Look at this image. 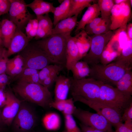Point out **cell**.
<instances>
[{
    "label": "cell",
    "mask_w": 132,
    "mask_h": 132,
    "mask_svg": "<svg viewBox=\"0 0 132 132\" xmlns=\"http://www.w3.org/2000/svg\"><path fill=\"white\" fill-rule=\"evenodd\" d=\"M80 126L82 132H110L97 129L84 125L81 123L80 124Z\"/></svg>",
    "instance_id": "45"
},
{
    "label": "cell",
    "mask_w": 132,
    "mask_h": 132,
    "mask_svg": "<svg viewBox=\"0 0 132 132\" xmlns=\"http://www.w3.org/2000/svg\"><path fill=\"white\" fill-rule=\"evenodd\" d=\"M37 118L34 110L22 102L11 124L15 132H29L35 125Z\"/></svg>",
    "instance_id": "8"
},
{
    "label": "cell",
    "mask_w": 132,
    "mask_h": 132,
    "mask_svg": "<svg viewBox=\"0 0 132 132\" xmlns=\"http://www.w3.org/2000/svg\"><path fill=\"white\" fill-rule=\"evenodd\" d=\"M2 128L1 126H0V132H2Z\"/></svg>",
    "instance_id": "52"
},
{
    "label": "cell",
    "mask_w": 132,
    "mask_h": 132,
    "mask_svg": "<svg viewBox=\"0 0 132 132\" xmlns=\"http://www.w3.org/2000/svg\"><path fill=\"white\" fill-rule=\"evenodd\" d=\"M9 80V77L6 73L0 75V89L4 90Z\"/></svg>",
    "instance_id": "43"
},
{
    "label": "cell",
    "mask_w": 132,
    "mask_h": 132,
    "mask_svg": "<svg viewBox=\"0 0 132 132\" xmlns=\"http://www.w3.org/2000/svg\"><path fill=\"white\" fill-rule=\"evenodd\" d=\"M64 67L62 66L56 64H50L40 70L39 72V75L41 84L46 78L54 74H58Z\"/></svg>",
    "instance_id": "31"
},
{
    "label": "cell",
    "mask_w": 132,
    "mask_h": 132,
    "mask_svg": "<svg viewBox=\"0 0 132 132\" xmlns=\"http://www.w3.org/2000/svg\"><path fill=\"white\" fill-rule=\"evenodd\" d=\"M80 57L81 59L84 57L88 52L90 47L91 38L84 30L76 33L74 36Z\"/></svg>",
    "instance_id": "22"
},
{
    "label": "cell",
    "mask_w": 132,
    "mask_h": 132,
    "mask_svg": "<svg viewBox=\"0 0 132 132\" xmlns=\"http://www.w3.org/2000/svg\"><path fill=\"white\" fill-rule=\"evenodd\" d=\"M116 87L126 95H132V68L128 70L116 84Z\"/></svg>",
    "instance_id": "24"
},
{
    "label": "cell",
    "mask_w": 132,
    "mask_h": 132,
    "mask_svg": "<svg viewBox=\"0 0 132 132\" xmlns=\"http://www.w3.org/2000/svg\"><path fill=\"white\" fill-rule=\"evenodd\" d=\"M71 78L70 90L74 102H79L89 107L99 102L101 82L90 77L80 79Z\"/></svg>",
    "instance_id": "1"
},
{
    "label": "cell",
    "mask_w": 132,
    "mask_h": 132,
    "mask_svg": "<svg viewBox=\"0 0 132 132\" xmlns=\"http://www.w3.org/2000/svg\"><path fill=\"white\" fill-rule=\"evenodd\" d=\"M7 97L5 92L0 89V108L3 107L6 104Z\"/></svg>",
    "instance_id": "46"
},
{
    "label": "cell",
    "mask_w": 132,
    "mask_h": 132,
    "mask_svg": "<svg viewBox=\"0 0 132 132\" xmlns=\"http://www.w3.org/2000/svg\"><path fill=\"white\" fill-rule=\"evenodd\" d=\"M114 31H110L104 34L92 35L88 52L83 58V61L90 67L99 64L102 53L112 37Z\"/></svg>",
    "instance_id": "7"
},
{
    "label": "cell",
    "mask_w": 132,
    "mask_h": 132,
    "mask_svg": "<svg viewBox=\"0 0 132 132\" xmlns=\"http://www.w3.org/2000/svg\"><path fill=\"white\" fill-rule=\"evenodd\" d=\"M39 72V70L32 68H25L21 73L16 77L18 79V82L22 81L31 76L38 73Z\"/></svg>",
    "instance_id": "35"
},
{
    "label": "cell",
    "mask_w": 132,
    "mask_h": 132,
    "mask_svg": "<svg viewBox=\"0 0 132 132\" xmlns=\"http://www.w3.org/2000/svg\"><path fill=\"white\" fill-rule=\"evenodd\" d=\"M71 78L60 75L55 81L54 89L55 100H62L67 99L71 85Z\"/></svg>",
    "instance_id": "16"
},
{
    "label": "cell",
    "mask_w": 132,
    "mask_h": 132,
    "mask_svg": "<svg viewBox=\"0 0 132 132\" xmlns=\"http://www.w3.org/2000/svg\"><path fill=\"white\" fill-rule=\"evenodd\" d=\"M38 26L34 39L38 40L46 38L52 34L53 23L48 14L37 16Z\"/></svg>",
    "instance_id": "18"
},
{
    "label": "cell",
    "mask_w": 132,
    "mask_h": 132,
    "mask_svg": "<svg viewBox=\"0 0 132 132\" xmlns=\"http://www.w3.org/2000/svg\"><path fill=\"white\" fill-rule=\"evenodd\" d=\"M0 27L3 45L7 49L14 35L16 26L10 20L5 19L1 22Z\"/></svg>",
    "instance_id": "20"
},
{
    "label": "cell",
    "mask_w": 132,
    "mask_h": 132,
    "mask_svg": "<svg viewBox=\"0 0 132 132\" xmlns=\"http://www.w3.org/2000/svg\"><path fill=\"white\" fill-rule=\"evenodd\" d=\"M6 50L5 49L3 51L0 50V60L3 57Z\"/></svg>",
    "instance_id": "50"
},
{
    "label": "cell",
    "mask_w": 132,
    "mask_h": 132,
    "mask_svg": "<svg viewBox=\"0 0 132 132\" xmlns=\"http://www.w3.org/2000/svg\"><path fill=\"white\" fill-rule=\"evenodd\" d=\"M110 22H106L93 29L87 33L88 35L99 34L106 33L110 31Z\"/></svg>",
    "instance_id": "33"
},
{
    "label": "cell",
    "mask_w": 132,
    "mask_h": 132,
    "mask_svg": "<svg viewBox=\"0 0 132 132\" xmlns=\"http://www.w3.org/2000/svg\"><path fill=\"white\" fill-rule=\"evenodd\" d=\"M98 2L101 18L107 22H110L111 11L115 5L113 0H98Z\"/></svg>",
    "instance_id": "30"
},
{
    "label": "cell",
    "mask_w": 132,
    "mask_h": 132,
    "mask_svg": "<svg viewBox=\"0 0 132 132\" xmlns=\"http://www.w3.org/2000/svg\"><path fill=\"white\" fill-rule=\"evenodd\" d=\"M13 89L25 100L43 108L50 107L53 101L49 89L40 84L18 82Z\"/></svg>",
    "instance_id": "3"
},
{
    "label": "cell",
    "mask_w": 132,
    "mask_h": 132,
    "mask_svg": "<svg viewBox=\"0 0 132 132\" xmlns=\"http://www.w3.org/2000/svg\"><path fill=\"white\" fill-rule=\"evenodd\" d=\"M106 22H106L103 20L101 17H98L86 25L85 27L84 30L87 33L95 27L104 24Z\"/></svg>",
    "instance_id": "36"
},
{
    "label": "cell",
    "mask_w": 132,
    "mask_h": 132,
    "mask_svg": "<svg viewBox=\"0 0 132 132\" xmlns=\"http://www.w3.org/2000/svg\"><path fill=\"white\" fill-rule=\"evenodd\" d=\"M90 107L103 116L116 129L122 125L121 115L113 108L100 103H95Z\"/></svg>",
    "instance_id": "13"
},
{
    "label": "cell",
    "mask_w": 132,
    "mask_h": 132,
    "mask_svg": "<svg viewBox=\"0 0 132 132\" xmlns=\"http://www.w3.org/2000/svg\"><path fill=\"white\" fill-rule=\"evenodd\" d=\"M42 122L44 127L50 131L58 129L61 125V119L59 116L54 112L46 114L43 118Z\"/></svg>",
    "instance_id": "27"
},
{
    "label": "cell",
    "mask_w": 132,
    "mask_h": 132,
    "mask_svg": "<svg viewBox=\"0 0 132 132\" xmlns=\"http://www.w3.org/2000/svg\"><path fill=\"white\" fill-rule=\"evenodd\" d=\"M90 67L88 77L114 87L127 71L132 68L127 67L116 60L106 65L99 63L94 65Z\"/></svg>",
    "instance_id": "4"
},
{
    "label": "cell",
    "mask_w": 132,
    "mask_h": 132,
    "mask_svg": "<svg viewBox=\"0 0 132 132\" xmlns=\"http://www.w3.org/2000/svg\"><path fill=\"white\" fill-rule=\"evenodd\" d=\"M26 6L32 10L36 16L48 14L50 12L53 13L55 8L53 3L43 0H34L27 4Z\"/></svg>",
    "instance_id": "21"
},
{
    "label": "cell",
    "mask_w": 132,
    "mask_h": 132,
    "mask_svg": "<svg viewBox=\"0 0 132 132\" xmlns=\"http://www.w3.org/2000/svg\"><path fill=\"white\" fill-rule=\"evenodd\" d=\"M90 69V67L86 63L83 61H78L72 66L70 71L74 78L80 79L88 77Z\"/></svg>",
    "instance_id": "26"
},
{
    "label": "cell",
    "mask_w": 132,
    "mask_h": 132,
    "mask_svg": "<svg viewBox=\"0 0 132 132\" xmlns=\"http://www.w3.org/2000/svg\"><path fill=\"white\" fill-rule=\"evenodd\" d=\"M111 107L121 115L132 103V96L124 94L115 87L102 83L99 93V102Z\"/></svg>",
    "instance_id": "5"
},
{
    "label": "cell",
    "mask_w": 132,
    "mask_h": 132,
    "mask_svg": "<svg viewBox=\"0 0 132 132\" xmlns=\"http://www.w3.org/2000/svg\"><path fill=\"white\" fill-rule=\"evenodd\" d=\"M3 46L2 35L0 26V50L3 51L4 50L5 48H3Z\"/></svg>",
    "instance_id": "48"
},
{
    "label": "cell",
    "mask_w": 132,
    "mask_h": 132,
    "mask_svg": "<svg viewBox=\"0 0 132 132\" xmlns=\"http://www.w3.org/2000/svg\"><path fill=\"white\" fill-rule=\"evenodd\" d=\"M70 0H65L58 6L55 7L53 13V24L55 26L60 21L67 18Z\"/></svg>",
    "instance_id": "28"
},
{
    "label": "cell",
    "mask_w": 132,
    "mask_h": 132,
    "mask_svg": "<svg viewBox=\"0 0 132 132\" xmlns=\"http://www.w3.org/2000/svg\"><path fill=\"white\" fill-rule=\"evenodd\" d=\"M58 75V74H55L49 76L42 81L41 85L49 89L55 82Z\"/></svg>",
    "instance_id": "38"
},
{
    "label": "cell",
    "mask_w": 132,
    "mask_h": 132,
    "mask_svg": "<svg viewBox=\"0 0 132 132\" xmlns=\"http://www.w3.org/2000/svg\"><path fill=\"white\" fill-rule=\"evenodd\" d=\"M114 132H132V121H127L117 127Z\"/></svg>",
    "instance_id": "37"
},
{
    "label": "cell",
    "mask_w": 132,
    "mask_h": 132,
    "mask_svg": "<svg viewBox=\"0 0 132 132\" xmlns=\"http://www.w3.org/2000/svg\"><path fill=\"white\" fill-rule=\"evenodd\" d=\"M11 4L10 0H0V16L9 12Z\"/></svg>",
    "instance_id": "39"
},
{
    "label": "cell",
    "mask_w": 132,
    "mask_h": 132,
    "mask_svg": "<svg viewBox=\"0 0 132 132\" xmlns=\"http://www.w3.org/2000/svg\"><path fill=\"white\" fill-rule=\"evenodd\" d=\"M24 63L23 59L19 54L10 59H8L7 64V69L17 66L24 67Z\"/></svg>",
    "instance_id": "34"
},
{
    "label": "cell",
    "mask_w": 132,
    "mask_h": 132,
    "mask_svg": "<svg viewBox=\"0 0 132 132\" xmlns=\"http://www.w3.org/2000/svg\"><path fill=\"white\" fill-rule=\"evenodd\" d=\"M72 98L65 100H53L50 107L54 108L61 112L64 116L72 114L76 107Z\"/></svg>",
    "instance_id": "23"
},
{
    "label": "cell",
    "mask_w": 132,
    "mask_h": 132,
    "mask_svg": "<svg viewBox=\"0 0 132 132\" xmlns=\"http://www.w3.org/2000/svg\"><path fill=\"white\" fill-rule=\"evenodd\" d=\"M20 82L30 83H35L41 84L39 75V72L32 75Z\"/></svg>",
    "instance_id": "42"
},
{
    "label": "cell",
    "mask_w": 132,
    "mask_h": 132,
    "mask_svg": "<svg viewBox=\"0 0 132 132\" xmlns=\"http://www.w3.org/2000/svg\"><path fill=\"white\" fill-rule=\"evenodd\" d=\"M5 93L7 101L2 110V118L4 125L10 126L19 110L22 101L10 91H7Z\"/></svg>",
    "instance_id": "12"
},
{
    "label": "cell",
    "mask_w": 132,
    "mask_h": 132,
    "mask_svg": "<svg viewBox=\"0 0 132 132\" xmlns=\"http://www.w3.org/2000/svg\"><path fill=\"white\" fill-rule=\"evenodd\" d=\"M11 4L9 11L10 20L16 27L22 30L33 16L28 10L26 4L23 0H10Z\"/></svg>",
    "instance_id": "11"
},
{
    "label": "cell",
    "mask_w": 132,
    "mask_h": 132,
    "mask_svg": "<svg viewBox=\"0 0 132 132\" xmlns=\"http://www.w3.org/2000/svg\"><path fill=\"white\" fill-rule=\"evenodd\" d=\"M32 21L33 25L32 28L29 33L26 35L30 40L36 36L38 26V21L36 18L32 19Z\"/></svg>",
    "instance_id": "40"
},
{
    "label": "cell",
    "mask_w": 132,
    "mask_h": 132,
    "mask_svg": "<svg viewBox=\"0 0 132 132\" xmlns=\"http://www.w3.org/2000/svg\"><path fill=\"white\" fill-rule=\"evenodd\" d=\"M19 54L23 59L24 69L40 70L51 63L47 55L35 43H29Z\"/></svg>",
    "instance_id": "6"
},
{
    "label": "cell",
    "mask_w": 132,
    "mask_h": 132,
    "mask_svg": "<svg viewBox=\"0 0 132 132\" xmlns=\"http://www.w3.org/2000/svg\"><path fill=\"white\" fill-rule=\"evenodd\" d=\"M73 115L81 123L97 129L110 132H113L112 126L102 116L76 108Z\"/></svg>",
    "instance_id": "9"
},
{
    "label": "cell",
    "mask_w": 132,
    "mask_h": 132,
    "mask_svg": "<svg viewBox=\"0 0 132 132\" xmlns=\"http://www.w3.org/2000/svg\"><path fill=\"white\" fill-rule=\"evenodd\" d=\"M100 15V11L98 3H94L89 6L81 19L77 22L75 33L76 34L80 30H84L85 26Z\"/></svg>",
    "instance_id": "17"
},
{
    "label": "cell",
    "mask_w": 132,
    "mask_h": 132,
    "mask_svg": "<svg viewBox=\"0 0 132 132\" xmlns=\"http://www.w3.org/2000/svg\"><path fill=\"white\" fill-rule=\"evenodd\" d=\"M30 40L26 34L16 27L14 35L5 54L7 58L24 49L29 44Z\"/></svg>",
    "instance_id": "14"
},
{
    "label": "cell",
    "mask_w": 132,
    "mask_h": 132,
    "mask_svg": "<svg viewBox=\"0 0 132 132\" xmlns=\"http://www.w3.org/2000/svg\"><path fill=\"white\" fill-rule=\"evenodd\" d=\"M69 35L52 34L46 38L37 40L35 43L45 52L51 63L65 67L67 37Z\"/></svg>",
    "instance_id": "2"
},
{
    "label": "cell",
    "mask_w": 132,
    "mask_h": 132,
    "mask_svg": "<svg viewBox=\"0 0 132 132\" xmlns=\"http://www.w3.org/2000/svg\"><path fill=\"white\" fill-rule=\"evenodd\" d=\"M130 0H126L119 4H115L111 11L110 17L111 31L119 28L126 30L127 23L132 16Z\"/></svg>",
    "instance_id": "10"
},
{
    "label": "cell",
    "mask_w": 132,
    "mask_h": 132,
    "mask_svg": "<svg viewBox=\"0 0 132 132\" xmlns=\"http://www.w3.org/2000/svg\"><path fill=\"white\" fill-rule=\"evenodd\" d=\"M8 59L4 54L3 57L0 60V75L6 73L7 62Z\"/></svg>",
    "instance_id": "44"
},
{
    "label": "cell",
    "mask_w": 132,
    "mask_h": 132,
    "mask_svg": "<svg viewBox=\"0 0 132 132\" xmlns=\"http://www.w3.org/2000/svg\"><path fill=\"white\" fill-rule=\"evenodd\" d=\"M95 0H70V7L67 18L80 13L85 8H88L92 3H95Z\"/></svg>",
    "instance_id": "25"
},
{
    "label": "cell",
    "mask_w": 132,
    "mask_h": 132,
    "mask_svg": "<svg viewBox=\"0 0 132 132\" xmlns=\"http://www.w3.org/2000/svg\"><path fill=\"white\" fill-rule=\"evenodd\" d=\"M122 122L132 121V103L124 110L121 117Z\"/></svg>",
    "instance_id": "41"
},
{
    "label": "cell",
    "mask_w": 132,
    "mask_h": 132,
    "mask_svg": "<svg viewBox=\"0 0 132 132\" xmlns=\"http://www.w3.org/2000/svg\"><path fill=\"white\" fill-rule=\"evenodd\" d=\"M78 16H73L60 21L53 28L52 34H70L71 31L77 25Z\"/></svg>",
    "instance_id": "19"
},
{
    "label": "cell",
    "mask_w": 132,
    "mask_h": 132,
    "mask_svg": "<svg viewBox=\"0 0 132 132\" xmlns=\"http://www.w3.org/2000/svg\"><path fill=\"white\" fill-rule=\"evenodd\" d=\"M1 113L2 110L0 109V126H2L3 125H4L2 118Z\"/></svg>",
    "instance_id": "51"
},
{
    "label": "cell",
    "mask_w": 132,
    "mask_h": 132,
    "mask_svg": "<svg viewBox=\"0 0 132 132\" xmlns=\"http://www.w3.org/2000/svg\"><path fill=\"white\" fill-rule=\"evenodd\" d=\"M116 60L120 61L128 67L132 68V40L128 41Z\"/></svg>",
    "instance_id": "29"
},
{
    "label": "cell",
    "mask_w": 132,
    "mask_h": 132,
    "mask_svg": "<svg viewBox=\"0 0 132 132\" xmlns=\"http://www.w3.org/2000/svg\"><path fill=\"white\" fill-rule=\"evenodd\" d=\"M125 32L128 40H132V23H130L127 25Z\"/></svg>",
    "instance_id": "47"
},
{
    "label": "cell",
    "mask_w": 132,
    "mask_h": 132,
    "mask_svg": "<svg viewBox=\"0 0 132 132\" xmlns=\"http://www.w3.org/2000/svg\"><path fill=\"white\" fill-rule=\"evenodd\" d=\"M65 129L62 132H82L77 126L72 115L64 116Z\"/></svg>",
    "instance_id": "32"
},
{
    "label": "cell",
    "mask_w": 132,
    "mask_h": 132,
    "mask_svg": "<svg viewBox=\"0 0 132 132\" xmlns=\"http://www.w3.org/2000/svg\"><path fill=\"white\" fill-rule=\"evenodd\" d=\"M76 44L75 38L70 35L67 37L65 67L68 72L74 65L81 59Z\"/></svg>",
    "instance_id": "15"
},
{
    "label": "cell",
    "mask_w": 132,
    "mask_h": 132,
    "mask_svg": "<svg viewBox=\"0 0 132 132\" xmlns=\"http://www.w3.org/2000/svg\"><path fill=\"white\" fill-rule=\"evenodd\" d=\"M126 0H113L115 4H119L124 2Z\"/></svg>",
    "instance_id": "49"
}]
</instances>
